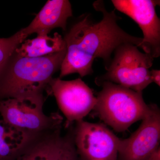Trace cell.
<instances>
[{"label": "cell", "mask_w": 160, "mask_h": 160, "mask_svg": "<svg viewBox=\"0 0 160 160\" xmlns=\"http://www.w3.org/2000/svg\"><path fill=\"white\" fill-rule=\"evenodd\" d=\"M93 6L102 12V19L94 23L86 16L72 27L63 38L66 45V55L61 67L60 78L77 73L84 77L93 72L95 59L104 60L106 69L111 63V55L118 46L130 43L141 48L142 38L127 33L118 25L115 10L108 12L103 1L94 2Z\"/></svg>", "instance_id": "6da1fadb"}, {"label": "cell", "mask_w": 160, "mask_h": 160, "mask_svg": "<svg viewBox=\"0 0 160 160\" xmlns=\"http://www.w3.org/2000/svg\"><path fill=\"white\" fill-rule=\"evenodd\" d=\"M66 51L42 57H18L8 63L0 74V99L42 95L52 75L61 69Z\"/></svg>", "instance_id": "7a4b0ae2"}, {"label": "cell", "mask_w": 160, "mask_h": 160, "mask_svg": "<svg viewBox=\"0 0 160 160\" xmlns=\"http://www.w3.org/2000/svg\"><path fill=\"white\" fill-rule=\"evenodd\" d=\"M99 85L94 109L98 116L116 131L123 132L136 122L142 120L150 109L143 99L142 92H138L111 82Z\"/></svg>", "instance_id": "3957f363"}, {"label": "cell", "mask_w": 160, "mask_h": 160, "mask_svg": "<svg viewBox=\"0 0 160 160\" xmlns=\"http://www.w3.org/2000/svg\"><path fill=\"white\" fill-rule=\"evenodd\" d=\"M114 54L106 73L96 79L98 85L106 81L142 92L152 83L149 69L154 58L150 55L141 52L130 43L120 45Z\"/></svg>", "instance_id": "277c9868"}, {"label": "cell", "mask_w": 160, "mask_h": 160, "mask_svg": "<svg viewBox=\"0 0 160 160\" xmlns=\"http://www.w3.org/2000/svg\"><path fill=\"white\" fill-rule=\"evenodd\" d=\"M42 95L9 98L0 101V114L6 124L28 132L58 127L62 118L58 113L46 115Z\"/></svg>", "instance_id": "5b68a950"}, {"label": "cell", "mask_w": 160, "mask_h": 160, "mask_svg": "<svg viewBox=\"0 0 160 160\" xmlns=\"http://www.w3.org/2000/svg\"><path fill=\"white\" fill-rule=\"evenodd\" d=\"M74 145L85 160H117L122 140L103 124L76 122Z\"/></svg>", "instance_id": "8992f818"}, {"label": "cell", "mask_w": 160, "mask_h": 160, "mask_svg": "<svg viewBox=\"0 0 160 160\" xmlns=\"http://www.w3.org/2000/svg\"><path fill=\"white\" fill-rule=\"evenodd\" d=\"M48 86L58 106L67 119L69 126L73 122L83 120L97 103L93 92L81 78L64 81L52 78Z\"/></svg>", "instance_id": "52a82bcc"}, {"label": "cell", "mask_w": 160, "mask_h": 160, "mask_svg": "<svg viewBox=\"0 0 160 160\" xmlns=\"http://www.w3.org/2000/svg\"><path fill=\"white\" fill-rule=\"evenodd\" d=\"M115 9L135 21L142 30L141 48L153 58L160 55V20L156 11L160 1L112 0Z\"/></svg>", "instance_id": "ba28073f"}, {"label": "cell", "mask_w": 160, "mask_h": 160, "mask_svg": "<svg viewBox=\"0 0 160 160\" xmlns=\"http://www.w3.org/2000/svg\"><path fill=\"white\" fill-rule=\"evenodd\" d=\"M137 130L126 139L122 140L117 160H145L159 147L160 112L154 104Z\"/></svg>", "instance_id": "9c48e42d"}, {"label": "cell", "mask_w": 160, "mask_h": 160, "mask_svg": "<svg viewBox=\"0 0 160 160\" xmlns=\"http://www.w3.org/2000/svg\"><path fill=\"white\" fill-rule=\"evenodd\" d=\"M72 15L71 4L68 0L48 1L29 26L22 30L27 37L33 33L48 35L56 28L66 30L67 20Z\"/></svg>", "instance_id": "30bf717a"}, {"label": "cell", "mask_w": 160, "mask_h": 160, "mask_svg": "<svg viewBox=\"0 0 160 160\" xmlns=\"http://www.w3.org/2000/svg\"><path fill=\"white\" fill-rule=\"evenodd\" d=\"M64 38L58 32L53 37L48 35H38L33 39L24 41L15 50L18 57L21 58H38L59 52L66 49Z\"/></svg>", "instance_id": "8fae6325"}, {"label": "cell", "mask_w": 160, "mask_h": 160, "mask_svg": "<svg viewBox=\"0 0 160 160\" xmlns=\"http://www.w3.org/2000/svg\"><path fill=\"white\" fill-rule=\"evenodd\" d=\"M69 140L57 133L31 146L16 160H62Z\"/></svg>", "instance_id": "7c38bea8"}, {"label": "cell", "mask_w": 160, "mask_h": 160, "mask_svg": "<svg viewBox=\"0 0 160 160\" xmlns=\"http://www.w3.org/2000/svg\"><path fill=\"white\" fill-rule=\"evenodd\" d=\"M31 134L0 120V160H9L22 151L31 140Z\"/></svg>", "instance_id": "4fadbf2b"}, {"label": "cell", "mask_w": 160, "mask_h": 160, "mask_svg": "<svg viewBox=\"0 0 160 160\" xmlns=\"http://www.w3.org/2000/svg\"><path fill=\"white\" fill-rule=\"evenodd\" d=\"M27 37L21 29L11 37L0 38V74L9 62L16 49Z\"/></svg>", "instance_id": "5bb4252c"}, {"label": "cell", "mask_w": 160, "mask_h": 160, "mask_svg": "<svg viewBox=\"0 0 160 160\" xmlns=\"http://www.w3.org/2000/svg\"><path fill=\"white\" fill-rule=\"evenodd\" d=\"M62 160H78L76 149L74 142L71 140H69L67 149Z\"/></svg>", "instance_id": "9a60e30c"}, {"label": "cell", "mask_w": 160, "mask_h": 160, "mask_svg": "<svg viewBox=\"0 0 160 160\" xmlns=\"http://www.w3.org/2000/svg\"><path fill=\"white\" fill-rule=\"evenodd\" d=\"M150 76L152 82H154L158 86H160V70L159 69H152L150 70Z\"/></svg>", "instance_id": "2e32d148"}, {"label": "cell", "mask_w": 160, "mask_h": 160, "mask_svg": "<svg viewBox=\"0 0 160 160\" xmlns=\"http://www.w3.org/2000/svg\"><path fill=\"white\" fill-rule=\"evenodd\" d=\"M145 160H160V146L152 152Z\"/></svg>", "instance_id": "e0dca14e"}]
</instances>
